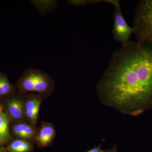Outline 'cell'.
I'll return each mask as SVG.
<instances>
[{
	"label": "cell",
	"instance_id": "cell-8",
	"mask_svg": "<svg viewBox=\"0 0 152 152\" xmlns=\"http://www.w3.org/2000/svg\"><path fill=\"white\" fill-rule=\"evenodd\" d=\"M14 134L23 140L31 139L36 135V130L33 127L25 123H19L13 127Z\"/></svg>",
	"mask_w": 152,
	"mask_h": 152
},
{
	"label": "cell",
	"instance_id": "cell-7",
	"mask_svg": "<svg viewBox=\"0 0 152 152\" xmlns=\"http://www.w3.org/2000/svg\"><path fill=\"white\" fill-rule=\"evenodd\" d=\"M23 100L14 98L7 102V108L11 117L15 119H21L25 114V105Z\"/></svg>",
	"mask_w": 152,
	"mask_h": 152
},
{
	"label": "cell",
	"instance_id": "cell-2",
	"mask_svg": "<svg viewBox=\"0 0 152 152\" xmlns=\"http://www.w3.org/2000/svg\"><path fill=\"white\" fill-rule=\"evenodd\" d=\"M53 82L48 74L39 70L28 69L24 72L18 83V88L22 94L37 92L47 95L53 89Z\"/></svg>",
	"mask_w": 152,
	"mask_h": 152
},
{
	"label": "cell",
	"instance_id": "cell-4",
	"mask_svg": "<svg viewBox=\"0 0 152 152\" xmlns=\"http://www.w3.org/2000/svg\"><path fill=\"white\" fill-rule=\"evenodd\" d=\"M110 4H112L115 7L113 29L114 39L117 42L121 43L122 47L125 46L130 42V38L134 33V28L130 26L125 20L119 1L111 0Z\"/></svg>",
	"mask_w": 152,
	"mask_h": 152
},
{
	"label": "cell",
	"instance_id": "cell-9",
	"mask_svg": "<svg viewBox=\"0 0 152 152\" xmlns=\"http://www.w3.org/2000/svg\"><path fill=\"white\" fill-rule=\"evenodd\" d=\"M10 138L9 117L2 111L0 113V144L7 142Z\"/></svg>",
	"mask_w": 152,
	"mask_h": 152
},
{
	"label": "cell",
	"instance_id": "cell-1",
	"mask_svg": "<svg viewBox=\"0 0 152 152\" xmlns=\"http://www.w3.org/2000/svg\"><path fill=\"white\" fill-rule=\"evenodd\" d=\"M96 88L101 103L124 115L152 110V41H130L115 51Z\"/></svg>",
	"mask_w": 152,
	"mask_h": 152
},
{
	"label": "cell",
	"instance_id": "cell-6",
	"mask_svg": "<svg viewBox=\"0 0 152 152\" xmlns=\"http://www.w3.org/2000/svg\"><path fill=\"white\" fill-rule=\"evenodd\" d=\"M55 135L54 128L50 124L42 125L38 135L36 137L37 143L40 146H48L53 141Z\"/></svg>",
	"mask_w": 152,
	"mask_h": 152
},
{
	"label": "cell",
	"instance_id": "cell-11",
	"mask_svg": "<svg viewBox=\"0 0 152 152\" xmlns=\"http://www.w3.org/2000/svg\"><path fill=\"white\" fill-rule=\"evenodd\" d=\"M14 91L13 86L9 81L7 76L0 73V97L10 94Z\"/></svg>",
	"mask_w": 152,
	"mask_h": 152
},
{
	"label": "cell",
	"instance_id": "cell-13",
	"mask_svg": "<svg viewBox=\"0 0 152 152\" xmlns=\"http://www.w3.org/2000/svg\"><path fill=\"white\" fill-rule=\"evenodd\" d=\"M102 145H99L97 146H94L93 148L91 149L86 152H106L105 151L102 150Z\"/></svg>",
	"mask_w": 152,
	"mask_h": 152
},
{
	"label": "cell",
	"instance_id": "cell-3",
	"mask_svg": "<svg viewBox=\"0 0 152 152\" xmlns=\"http://www.w3.org/2000/svg\"><path fill=\"white\" fill-rule=\"evenodd\" d=\"M137 42L152 41V0L139 1L133 21Z\"/></svg>",
	"mask_w": 152,
	"mask_h": 152
},
{
	"label": "cell",
	"instance_id": "cell-12",
	"mask_svg": "<svg viewBox=\"0 0 152 152\" xmlns=\"http://www.w3.org/2000/svg\"><path fill=\"white\" fill-rule=\"evenodd\" d=\"M68 1L74 6H84L87 4H88V1Z\"/></svg>",
	"mask_w": 152,
	"mask_h": 152
},
{
	"label": "cell",
	"instance_id": "cell-14",
	"mask_svg": "<svg viewBox=\"0 0 152 152\" xmlns=\"http://www.w3.org/2000/svg\"><path fill=\"white\" fill-rule=\"evenodd\" d=\"M117 146L116 145H115L113 148L106 150V152H117Z\"/></svg>",
	"mask_w": 152,
	"mask_h": 152
},
{
	"label": "cell",
	"instance_id": "cell-16",
	"mask_svg": "<svg viewBox=\"0 0 152 152\" xmlns=\"http://www.w3.org/2000/svg\"><path fill=\"white\" fill-rule=\"evenodd\" d=\"M3 152L2 149V148H1V147H0V152Z\"/></svg>",
	"mask_w": 152,
	"mask_h": 152
},
{
	"label": "cell",
	"instance_id": "cell-5",
	"mask_svg": "<svg viewBox=\"0 0 152 152\" xmlns=\"http://www.w3.org/2000/svg\"><path fill=\"white\" fill-rule=\"evenodd\" d=\"M42 98L37 95L29 96L25 104V114L33 124L37 122Z\"/></svg>",
	"mask_w": 152,
	"mask_h": 152
},
{
	"label": "cell",
	"instance_id": "cell-10",
	"mask_svg": "<svg viewBox=\"0 0 152 152\" xmlns=\"http://www.w3.org/2000/svg\"><path fill=\"white\" fill-rule=\"evenodd\" d=\"M33 148L31 143L20 139L12 142L8 147V151L9 152H30Z\"/></svg>",
	"mask_w": 152,
	"mask_h": 152
},
{
	"label": "cell",
	"instance_id": "cell-15",
	"mask_svg": "<svg viewBox=\"0 0 152 152\" xmlns=\"http://www.w3.org/2000/svg\"><path fill=\"white\" fill-rule=\"evenodd\" d=\"M2 107L0 105V113H1V112L2 111Z\"/></svg>",
	"mask_w": 152,
	"mask_h": 152
}]
</instances>
